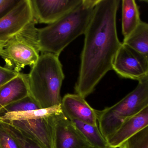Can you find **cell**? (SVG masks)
<instances>
[{
  "label": "cell",
  "instance_id": "1",
  "mask_svg": "<svg viewBox=\"0 0 148 148\" xmlns=\"http://www.w3.org/2000/svg\"><path fill=\"white\" fill-rule=\"evenodd\" d=\"M119 0H99L84 34L79 76L75 89L85 98L95 90L108 72L113 70L121 45L116 29Z\"/></svg>",
  "mask_w": 148,
  "mask_h": 148
},
{
  "label": "cell",
  "instance_id": "2",
  "mask_svg": "<svg viewBox=\"0 0 148 148\" xmlns=\"http://www.w3.org/2000/svg\"><path fill=\"white\" fill-rule=\"evenodd\" d=\"M99 0H82L72 10L51 24L38 29L41 53L59 56L79 36L84 34Z\"/></svg>",
  "mask_w": 148,
  "mask_h": 148
},
{
  "label": "cell",
  "instance_id": "3",
  "mask_svg": "<svg viewBox=\"0 0 148 148\" xmlns=\"http://www.w3.org/2000/svg\"><path fill=\"white\" fill-rule=\"evenodd\" d=\"M59 56L41 53L28 74L29 95L41 109L60 106V91L65 78Z\"/></svg>",
  "mask_w": 148,
  "mask_h": 148
},
{
  "label": "cell",
  "instance_id": "4",
  "mask_svg": "<svg viewBox=\"0 0 148 148\" xmlns=\"http://www.w3.org/2000/svg\"><path fill=\"white\" fill-rule=\"evenodd\" d=\"M34 19L3 46L0 56L5 67L20 73L26 66H34L40 57L38 28Z\"/></svg>",
  "mask_w": 148,
  "mask_h": 148
},
{
  "label": "cell",
  "instance_id": "5",
  "mask_svg": "<svg viewBox=\"0 0 148 148\" xmlns=\"http://www.w3.org/2000/svg\"><path fill=\"white\" fill-rule=\"evenodd\" d=\"M132 92L111 107L97 111L99 120L110 129L117 130L128 118L148 106V74L138 81Z\"/></svg>",
  "mask_w": 148,
  "mask_h": 148
},
{
  "label": "cell",
  "instance_id": "6",
  "mask_svg": "<svg viewBox=\"0 0 148 148\" xmlns=\"http://www.w3.org/2000/svg\"><path fill=\"white\" fill-rule=\"evenodd\" d=\"M62 111L61 105L41 109L39 113L32 118L5 123L21 130L43 148H54L53 116Z\"/></svg>",
  "mask_w": 148,
  "mask_h": 148
},
{
  "label": "cell",
  "instance_id": "7",
  "mask_svg": "<svg viewBox=\"0 0 148 148\" xmlns=\"http://www.w3.org/2000/svg\"><path fill=\"white\" fill-rule=\"evenodd\" d=\"M113 70L121 77L139 81L148 74V60L122 43L114 60Z\"/></svg>",
  "mask_w": 148,
  "mask_h": 148
},
{
  "label": "cell",
  "instance_id": "8",
  "mask_svg": "<svg viewBox=\"0 0 148 148\" xmlns=\"http://www.w3.org/2000/svg\"><path fill=\"white\" fill-rule=\"evenodd\" d=\"M33 20L30 0H19L0 18V42L6 43Z\"/></svg>",
  "mask_w": 148,
  "mask_h": 148
},
{
  "label": "cell",
  "instance_id": "9",
  "mask_svg": "<svg viewBox=\"0 0 148 148\" xmlns=\"http://www.w3.org/2000/svg\"><path fill=\"white\" fill-rule=\"evenodd\" d=\"M54 148H92L62 111L53 116Z\"/></svg>",
  "mask_w": 148,
  "mask_h": 148
},
{
  "label": "cell",
  "instance_id": "10",
  "mask_svg": "<svg viewBox=\"0 0 148 148\" xmlns=\"http://www.w3.org/2000/svg\"><path fill=\"white\" fill-rule=\"evenodd\" d=\"M82 0H30L33 19L36 23L50 24L59 20Z\"/></svg>",
  "mask_w": 148,
  "mask_h": 148
},
{
  "label": "cell",
  "instance_id": "11",
  "mask_svg": "<svg viewBox=\"0 0 148 148\" xmlns=\"http://www.w3.org/2000/svg\"><path fill=\"white\" fill-rule=\"evenodd\" d=\"M61 106L63 114L70 120H77L97 125V110L92 108L80 95H66L62 100Z\"/></svg>",
  "mask_w": 148,
  "mask_h": 148
},
{
  "label": "cell",
  "instance_id": "12",
  "mask_svg": "<svg viewBox=\"0 0 148 148\" xmlns=\"http://www.w3.org/2000/svg\"><path fill=\"white\" fill-rule=\"evenodd\" d=\"M148 126V106L128 118L107 140L110 148H119L123 143Z\"/></svg>",
  "mask_w": 148,
  "mask_h": 148
},
{
  "label": "cell",
  "instance_id": "13",
  "mask_svg": "<svg viewBox=\"0 0 148 148\" xmlns=\"http://www.w3.org/2000/svg\"><path fill=\"white\" fill-rule=\"evenodd\" d=\"M29 95L28 74L19 73L0 88V110Z\"/></svg>",
  "mask_w": 148,
  "mask_h": 148
},
{
  "label": "cell",
  "instance_id": "14",
  "mask_svg": "<svg viewBox=\"0 0 148 148\" xmlns=\"http://www.w3.org/2000/svg\"><path fill=\"white\" fill-rule=\"evenodd\" d=\"M122 7V33L123 40L128 38L137 28L142 21L138 6L134 0H123Z\"/></svg>",
  "mask_w": 148,
  "mask_h": 148
},
{
  "label": "cell",
  "instance_id": "15",
  "mask_svg": "<svg viewBox=\"0 0 148 148\" xmlns=\"http://www.w3.org/2000/svg\"><path fill=\"white\" fill-rule=\"evenodd\" d=\"M71 121L92 148H110L107 140L102 134L97 125L77 120Z\"/></svg>",
  "mask_w": 148,
  "mask_h": 148
},
{
  "label": "cell",
  "instance_id": "16",
  "mask_svg": "<svg viewBox=\"0 0 148 148\" xmlns=\"http://www.w3.org/2000/svg\"><path fill=\"white\" fill-rule=\"evenodd\" d=\"M123 43L142 54L148 60V23L142 21Z\"/></svg>",
  "mask_w": 148,
  "mask_h": 148
},
{
  "label": "cell",
  "instance_id": "17",
  "mask_svg": "<svg viewBox=\"0 0 148 148\" xmlns=\"http://www.w3.org/2000/svg\"><path fill=\"white\" fill-rule=\"evenodd\" d=\"M3 128L14 139L19 148H44L40 143L14 126L0 121Z\"/></svg>",
  "mask_w": 148,
  "mask_h": 148
},
{
  "label": "cell",
  "instance_id": "18",
  "mask_svg": "<svg viewBox=\"0 0 148 148\" xmlns=\"http://www.w3.org/2000/svg\"><path fill=\"white\" fill-rule=\"evenodd\" d=\"M36 102L29 95L18 101L9 104L0 110V115L10 112L31 111L40 109Z\"/></svg>",
  "mask_w": 148,
  "mask_h": 148
},
{
  "label": "cell",
  "instance_id": "19",
  "mask_svg": "<svg viewBox=\"0 0 148 148\" xmlns=\"http://www.w3.org/2000/svg\"><path fill=\"white\" fill-rule=\"evenodd\" d=\"M119 148H148V126L127 140Z\"/></svg>",
  "mask_w": 148,
  "mask_h": 148
},
{
  "label": "cell",
  "instance_id": "20",
  "mask_svg": "<svg viewBox=\"0 0 148 148\" xmlns=\"http://www.w3.org/2000/svg\"><path fill=\"white\" fill-rule=\"evenodd\" d=\"M0 148H19L14 139L0 124Z\"/></svg>",
  "mask_w": 148,
  "mask_h": 148
},
{
  "label": "cell",
  "instance_id": "21",
  "mask_svg": "<svg viewBox=\"0 0 148 148\" xmlns=\"http://www.w3.org/2000/svg\"><path fill=\"white\" fill-rule=\"evenodd\" d=\"M19 73L0 66V87L16 77Z\"/></svg>",
  "mask_w": 148,
  "mask_h": 148
},
{
  "label": "cell",
  "instance_id": "22",
  "mask_svg": "<svg viewBox=\"0 0 148 148\" xmlns=\"http://www.w3.org/2000/svg\"><path fill=\"white\" fill-rule=\"evenodd\" d=\"M19 0H9V1L0 8V18L9 11Z\"/></svg>",
  "mask_w": 148,
  "mask_h": 148
},
{
  "label": "cell",
  "instance_id": "23",
  "mask_svg": "<svg viewBox=\"0 0 148 148\" xmlns=\"http://www.w3.org/2000/svg\"><path fill=\"white\" fill-rule=\"evenodd\" d=\"M9 1V0H0V8L6 4Z\"/></svg>",
  "mask_w": 148,
  "mask_h": 148
},
{
  "label": "cell",
  "instance_id": "24",
  "mask_svg": "<svg viewBox=\"0 0 148 148\" xmlns=\"http://www.w3.org/2000/svg\"><path fill=\"white\" fill-rule=\"evenodd\" d=\"M4 44L5 43H3L0 42V54H1V52L3 48Z\"/></svg>",
  "mask_w": 148,
  "mask_h": 148
},
{
  "label": "cell",
  "instance_id": "25",
  "mask_svg": "<svg viewBox=\"0 0 148 148\" xmlns=\"http://www.w3.org/2000/svg\"><path fill=\"white\" fill-rule=\"evenodd\" d=\"M141 1L144 2H146L148 3V0H142Z\"/></svg>",
  "mask_w": 148,
  "mask_h": 148
},
{
  "label": "cell",
  "instance_id": "26",
  "mask_svg": "<svg viewBox=\"0 0 148 148\" xmlns=\"http://www.w3.org/2000/svg\"><path fill=\"white\" fill-rule=\"evenodd\" d=\"M0 88H1V87H0Z\"/></svg>",
  "mask_w": 148,
  "mask_h": 148
}]
</instances>
